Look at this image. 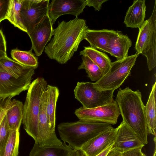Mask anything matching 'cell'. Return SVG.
I'll list each match as a JSON object with an SVG mask.
<instances>
[{
    "label": "cell",
    "mask_w": 156,
    "mask_h": 156,
    "mask_svg": "<svg viewBox=\"0 0 156 156\" xmlns=\"http://www.w3.org/2000/svg\"><path fill=\"white\" fill-rule=\"evenodd\" d=\"M88 29L86 20L78 17L67 22H58L44 52L50 59L61 64L66 63L77 51Z\"/></svg>",
    "instance_id": "1"
},
{
    "label": "cell",
    "mask_w": 156,
    "mask_h": 156,
    "mask_svg": "<svg viewBox=\"0 0 156 156\" xmlns=\"http://www.w3.org/2000/svg\"><path fill=\"white\" fill-rule=\"evenodd\" d=\"M115 101L122 122L135 133L144 144H147L149 133L145 115V105L140 92L138 90L133 91L129 87L123 89L120 88Z\"/></svg>",
    "instance_id": "2"
},
{
    "label": "cell",
    "mask_w": 156,
    "mask_h": 156,
    "mask_svg": "<svg viewBox=\"0 0 156 156\" xmlns=\"http://www.w3.org/2000/svg\"><path fill=\"white\" fill-rule=\"evenodd\" d=\"M113 127L110 124L82 120L62 122L58 126L61 140L73 149L81 148L90 140Z\"/></svg>",
    "instance_id": "3"
},
{
    "label": "cell",
    "mask_w": 156,
    "mask_h": 156,
    "mask_svg": "<svg viewBox=\"0 0 156 156\" xmlns=\"http://www.w3.org/2000/svg\"><path fill=\"white\" fill-rule=\"evenodd\" d=\"M43 77H38L31 83L28 89L23 105L22 123L27 134L35 140L41 100L47 86Z\"/></svg>",
    "instance_id": "4"
},
{
    "label": "cell",
    "mask_w": 156,
    "mask_h": 156,
    "mask_svg": "<svg viewBox=\"0 0 156 156\" xmlns=\"http://www.w3.org/2000/svg\"><path fill=\"white\" fill-rule=\"evenodd\" d=\"M135 48L147 58L149 70L156 66V0L151 15L139 28Z\"/></svg>",
    "instance_id": "5"
},
{
    "label": "cell",
    "mask_w": 156,
    "mask_h": 156,
    "mask_svg": "<svg viewBox=\"0 0 156 156\" xmlns=\"http://www.w3.org/2000/svg\"><path fill=\"white\" fill-rule=\"evenodd\" d=\"M139 54L136 52L134 55L112 62L108 71L94 83L95 87L101 90H115L118 89L130 76L131 69Z\"/></svg>",
    "instance_id": "6"
},
{
    "label": "cell",
    "mask_w": 156,
    "mask_h": 156,
    "mask_svg": "<svg viewBox=\"0 0 156 156\" xmlns=\"http://www.w3.org/2000/svg\"><path fill=\"white\" fill-rule=\"evenodd\" d=\"M114 90H101L94 83L78 82L74 90L75 98L86 108L104 106L114 101Z\"/></svg>",
    "instance_id": "7"
},
{
    "label": "cell",
    "mask_w": 156,
    "mask_h": 156,
    "mask_svg": "<svg viewBox=\"0 0 156 156\" xmlns=\"http://www.w3.org/2000/svg\"><path fill=\"white\" fill-rule=\"evenodd\" d=\"M74 114L79 120L114 125L117 123L120 112L117 102L114 100L108 104L95 108H86L81 107L75 110Z\"/></svg>",
    "instance_id": "8"
},
{
    "label": "cell",
    "mask_w": 156,
    "mask_h": 156,
    "mask_svg": "<svg viewBox=\"0 0 156 156\" xmlns=\"http://www.w3.org/2000/svg\"><path fill=\"white\" fill-rule=\"evenodd\" d=\"M47 92L43 94L41 102L35 143L41 147L61 146L62 143L57 137L55 129H53L49 122L46 112Z\"/></svg>",
    "instance_id": "9"
},
{
    "label": "cell",
    "mask_w": 156,
    "mask_h": 156,
    "mask_svg": "<svg viewBox=\"0 0 156 156\" xmlns=\"http://www.w3.org/2000/svg\"><path fill=\"white\" fill-rule=\"evenodd\" d=\"M49 2V0H23L20 14L28 34L48 14Z\"/></svg>",
    "instance_id": "10"
},
{
    "label": "cell",
    "mask_w": 156,
    "mask_h": 156,
    "mask_svg": "<svg viewBox=\"0 0 156 156\" xmlns=\"http://www.w3.org/2000/svg\"><path fill=\"white\" fill-rule=\"evenodd\" d=\"M33 75L30 74L16 77L0 71V98H13L27 90Z\"/></svg>",
    "instance_id": "11"
},
{
    "label": "cell",
    "mask_w": 156,
    "mask_h": 156,
    "mask_svg": "<svg viewBox=\"0 0 156 156\" xmlns=\"http://www.w3.org/2000/svg\"><path fill=\"white\" fill-rule=\"evenodd\" d=\"M53 24L48 15L36 25L28 34L32 43L31 49L37 56L41 55L53 36Z\"/></svg>",
    "instance_id": "12"
},
{
    "label": "cell",
    "mask_w": 156,
    "mask_h": 156,
    "mask_svg": "<svg viewBox=\"0 0 156 156\" xmlns=\"http://www.w3.org/2000/svg\"><path fill=\"white\" fill-rule=\"evenodd\" d=\"M86 6L85 0H52L49 5L48 15L53 25L64 15H72L77 17Z\"/></svg>",
    "instance_id": "13"
},
{
    "label": "cell",
    "mask_w": 156,
    "mask_h": 156,
    "mask_svg": "<svg viewBox=\"0 0 156 156\" xmlns=\"http://www.w3.org/2000/svg\"><path fill=\"white\" fill-rule=\"evenodd\" d=\"M112 150L122 153L129 150L143 147L145 145L135 133L126 123L121 122Z\"/></svg>",
    "instance_id": "14"
},
{
    "label": "cell",
    "mask_w": 156,
    "mask_h": 156,
    "mask_svg": "<svg viewBox=\"0 0 156 156\" xmlns=\"http://www.w3.org/2000/svg\"><path fill=\"white\" fill-rule=\"evenodd\" d=\"M118 127L112 128L94 137L81 148L87 156H96L114 143Z\"/></svg>",
    "instance_id": "15"
},
{
    "label": "cell",
    "mask_w": 156,
    "mask_h": 156,
    "mask_svg": "<svg viewBox=\"0 0 156 156\" xmlns=\"http://www.w3.org/2000/svg\"><path fill=\"white\" fill-rule=\"evenodd\" d=\"M117 33V31L113 30L88 29L85 33L84 39L89 43L90 47L107 53L112 40Z\"/></svg>",
    "instance_id": "16"
},
{
    "label": "cell",
    "mask_w": 156,
    "mask_h": 156,
    "mask_svg": "<svg viewBox=\"0 0 156 156\" xmlns=\"http://www.w3.org/2000/svg\"><path fill=\"white\" fill-rule=\"evenodd\" d=\"M146 10L145 0L134 1L129 8L124 18V23L126 27L140 28L145 21Z\"/></svg>",
    "instance_id": "17"
},
{
    "label": "cell",
    "mask_w": 156,
    "mask_h": 156,
    "mask_svg": "<svg viewBox=\"0 0 156 156\" xmlns=\"http://www.w3.org/2000/svg\"><path fill=\"white\" fill-rule=\"evenodd\" d=\"M117 31V34L112 40L107 53L119 60L128 56V52L132 42L127 36L121 31Z\"/></svg>",
    "instance_id": "18"
},
{
    "label": "cell",
    "mask_w": 156,
    "mask_h": 156,
    "mask_svg": "<svg viewBox=\"0 0 156 156\" xmlns=\"http://www.w3.org/2000/svg\"><path fill=\"white\" fill-rule=\"evenodd\" d=\"M74 150L65 142L61 146L41 147L35 143L29 156H72Z\"/></svg>",
    "instance_id": "19"
},
{
    "label": "cell",
    "mask_w": 156,
    "mask_h": 156,
    "mask_svg": "<svg viewBox=\"0 0 156 156\" xmlns=\"http://www.w3.org/2000/svg\"><path fill=\"white\" fill-rule=\"evenodd\" d=\"M34 69L33 68L24 66L7 56L0 60V71L16 77L34 75Z\"/></svg>",
    "instance_id": "20"
},
{
    "label": "cell",
    "mask_w": 156,
    "mask_h": 156,
    "mask_svg": "<svg viewBox=\"0 0 156 156\" xmlns=\"http://www.w3.org/2000/svg\"><path fill=\"white\" fill-rule=\"evenodd\" d=\"M156 82L153 84L147 101L144 106L145 118L149 134L156 136Z\"/></svg>",
    "instance_id": "21"
},
{
    "label": "cell",
    "mask_w": 156,
    "mask_h": 156,
    "mask_svg": "<svg viewBox=\"0 0 156 156\" xmlns=\"http://www.w3.org/2000/svg\"><path fill=\"white\" fill-rule=\"evenodd\" d=\"M80 52V55L89 58L101 69L104 75L111 68L112 62L108 56L102 52L90 46L84 47Z\"/></svg>",
    "instance_id": "22"
},
{
    "label": "cell",
    "mask_w": 156,
    "mask_h": 156,
    "mask_svg": "<svg viewBox=\"0 0 156 156\" xmlns=\"http://www.w3.org/2000/svg\"><path fill=\"white\" fill-rule=\"evenodd\" d=\"M6 115L10 130L20 129L23 117V104L21 101L14 99Z\"/></svg>",
    "instance_id": "23"
},
{
    "label": "cell",
    "mask_w": 156,
    "mask_h": 156,
    "mask_svg": "<svg viewBox=\"0 0 156 156\" xmlns=\"http://www.w3.org/2000/svg\"><path fill=\"white\" fill-rule=\"evenodd\" d=\"M46 91V114L51 126L53 129H55L56 107L59 91L57 87L49 85H47Z\"/></svg>",
    "instance_id": "24"
},
{
    "label": "cell",
    "mask_w": 156,
    "mask_h": 156,
    "mask_svg": "<svg viewBox=\"0 0 156 156\" xmlns=\"http://www.w3.org/2000/svg\"><path fill=\"white\" fill-rule=\"evenodd\" d=\"M23 0H10L6 19L15 27L27 33L20 14Z\"/></svg>",
    "instance_id": "25"
},
{
    "label": "cell",
    "mask_w": 156,
    "mask_h": 156,
    "mask_svg": "<svg viewBox=\"0 0 156 156\" xmlns=\"http://www.w3.org/2000/svg\"><path fill=\"white\" fill-rule=\"evenodd\" d=\"M20 129L11 130L9 137L0 151V156H18Z\"/></svg>",
    "instance_id": "26"
},
{
    "label": "cell",
    "mask_w": 156,
    "mask_h": 156,
    "mask_svg": "<svg viewBox=\"0 0 156 156\" xmlns=\"http://www.w3.org/2000/svg\"><path fill=\"white\" fill-rule=\"evenodd\" d=\"M31 49L29 51H23L14 49L11 52L12 57L20 64L36 69L38 66V59L32 52Z\"/></svg>",
    "instance_id": "27"
},
{
    "label": "cell",
    "mask_w": 156,
    "mask_h": 156,
    "mask_svg": "<svg viewBox=\"0 0 156 156\" xmlns=\"http://www.w3.org/2000/svg\"><path fill=\"white\" fill-rule=\"evenodd\" d=\"M82 61L78 69H85L88 77L92 81H97L104 75L100 68L88 57L82 56Z\"/></svg>",
    "instance_id": "28"
},
{
    "label": "cell",
    "mask_w": 156,
    "mask_h": 156,
    "mask_svg": "<svg viewBox=\"0 0 156 156\" xmlns=\"http://www.w3.org/2000/svg\"><path fill=\"white\" fill-rule=\"evenodd\" d=\"M10 130L5 115L0 125V151L9 137Z\"/></svg>",
    "instance_id": "29"
},
{
    "label": "cell",
    "mask_w": 156,
    "mask_h": 156,
    "mask_svg": "<svg viewBox=\"0 0 156 156\" xmlns=\"http://www.w3.org/2000/svg\"><path fill=\"white\" fill-rule=\"evenodd\" d=\"M12 98L8 97L0 98V125L12 105Z\"/></svg>",
    "instance_id": "30"
},
{
    "label": "cell",
    "mask_w": 156,
    "mask_h": 156,
    "mask_svg": "<svg viewBox=\"0 0 156 156\" xmlns=\"http://www.w3.org/2000/svg\"><path fill=\"white\" fill-rule=\"evenodd\" d=\"M10 0H0V23L6 19Z\"/></svg>",
    "instance_id": "31"
},
{
    "label": "cell",
    "mask_w": 156,
    "mask_h": 156,
    "mask_svg": "<svg viewBox=\"0 0 156 156\" xmlns=\"http://www.w3.org/2000/svg\"><path fill=\"white\" fill-rule=\"evenodd\" d=\"M108 0H87V6L93 7L95 11H99L102 4Z\"/></svg>",
    "instance_id": "32"
},
{
    "label": "cell",
    "mask_w": 156,
    "mask_h": 156,
    "mask_svg": "<svg viewBox=\"0 0 156 156\" xmlns=\"http://www.w3.org/2000/svg\"><path fill=\"white\" fill-rule=\"evenodd\" d=\"M142 147L131 149L121 153L122 156H141Z\"/></svg>",
    "instance_id": "33"
},
{
    "label": "cell",
    "mask_w": 156,
    "mask_h": 156,
    "mask_svg": "<svg viewBox=\"0 0 156 156\" xmlns=\"http://www.w3.org/2000/svg\"><path fill=\"white\" fill-rule=\"evenodd\" d=\"M0 51L6 53V42L3 33L0 29Z\"/></svg>",
    "instance_id": "34"
},
{
    "label": "cell",
    "mask_w": 156,
    "mask_h": 156,
    "mask_svg": "<svg viewBox=\"0 0 156 156\" xmlns=\"http://www.w3.org/2000/svg\"><path fill=\"white\" fill-rule=\"evenodd\" d=\"M72 156H87V155L81 149H80L74 150Z\"/></svg>",
    "instance_id": "35"
},
{
    "label": "cell",
    "mask_w": 156,
    "mask_h": 156,
    "mask_svg": "<svg viewBox=\"0 0 156 156\" xmlns=\"http://www.w3.org/2000/svg\"><path fill=\"white\" fill-rule=\"evenodd\" d=\"M114 144V143L109 146L102 152L96 156H106L112 150Z\"/></svg>",
    "instance_id": "36"
},
{
    "label": "cell",
    "mask_w": 156,
    "mask_h": 156,
    "mask_svg": "<svg viewBox=\"0 0 156 156\" xmlns=\"http://www.w3.org/2000/svg\"><path fill=\"white\" fill-rule=\"evenodd\" d=\"M121 154L119 151L112 149L106 156H119Z\"/></svg>",
    "instance_id": "37"
},
{
    "label": "cell",
    "mask_w": 156,
    "mask_h": 156,
    "mask_svg": "<svg viewBox=\"0 0 156 156\" xmlns=\"http://www.w3.org/2000/svg\"><path fill=\"white\" fill-rule=\"evenodd\" d=\"M7 56L6 53L0 51V60L2 58Z\"/></svg>",
    "instance_id": "38"
},
{
    "label": "cell",
    "mask_w": 156,
    "mask_h": 156,
    "mask_svg": "<svg viewBox=\"0 0 156 156\" xmlns=\"http://www.w3.org/2000/svg\"><path fill=\"white\" fill-rule=\"evenodd\" d=\"M141 156H146L144 154L142 153Z\"/></svg>",
    "instance_id": "39"
},
{
    "label": "cell",
    "mask_w": 156,
    "mask_h": 156,
    "mask_svg": "<svg viewBox=\"0 0 156 156\" xmlns=\"http://www.w3.org/2000/svg\"><path fill=\"white\" fill-rule=\"evenodd\" d=\"M119 156H122L121 155V154Z\"/></svg>",
    "instance_id": "40"
}]
</instances>
